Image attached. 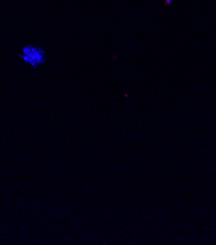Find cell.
Returning <instances> with one entry per match:
<instances>
[{
	"label": "cell",
	"instance_id": "1",
	"mask_svg": "<svg viewBox=\"0 0 216 245\" xmlns=\"http://www.w3.org/2000/svg\"><path fill=\"white\" fill-rule=\"evenodd\" d=\"M20 57L24 62L30 64L31 67H37L46 61V54L41 48L35 47V46L28 45L23 48V53Z\"/></svg>",
	"mask_w": 216,
	"mask_h": 245
}]
</instances>
